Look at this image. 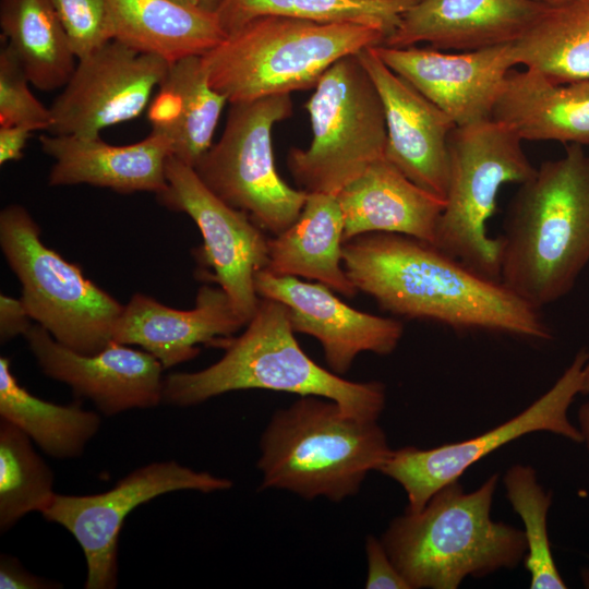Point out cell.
<instances>
[{
  "mask_svg": "<svg viewBox=\"0 0 589 589\" xmlns=\"http://www.w3.org/2000/svg\"><path fill=\"white\" fill-rule=\"evenodd\" d=\"M58 584L38 577L26 570L16 557L7 554L0 558L1 589H47L59 588Z\"/></svg>",
  "mask_w": 589,
  "mask_h": 589,
  "instance_id": "obj_36",
  "label": "cell"
},
{
  "mask_svg": "<svg viewBox=\"0 0 589 589\" xmlns=\"http://www.w3.org/2000/svg\"><path fill=\"white\" fill-rule=\"evenodd\" d=\"M512 50L517 65L554 83L589 81V0L546 5Z\"/></svg>",
  "mask_w": 589,
  "mask_h": 589,
  "instance_id": "obj_28",
  "label": "cell"
},
{
  "mask_svg": "<svg viewBox=\"0 0 589 589\" xmlns=\"http://www.w3.org/2000/svg\"><path fill=\"white\" fill-rule=\"evenodd\" d=\"M170 62L110 40L79 59L49 107V133L96 139L103 130L139 117L164 81Z\"/></svg>",
  "mask_w": 589,
  "mask_h": 589,
  "instance_id": "obj_14",
  "label": "cell"
},
{
  "mask_svg": "<svg viewBox=\"0 0 589 589\" xmlns=\"http://www.w3.org/2000/svg\"><path fill=\"white\" fill-rule=\"evenodd\" d=\"M260 449L261 489L333 502L354 495L393 450L377 421L348 416L334 400L318 396H301L275 411Z\"/></svg>",
  "mask_w": 589,
  "mask_h": 589,
  "instance_id": "obj_5",
  "label": "cell"
},
{
  "mask_svg": "<svg viewBox=\"0 0 589 589\" xmlns=\"http://www.w3.org/2000/svg\"><path fill=\"white\" fill-rule=\"evenodd\" d=\"M236 338L220 344L224 356L206 369L164 378L163 402L187 407L243 389H268L334 400L353 418L377 421L386 402L381 382H352L314 362L299 346L286 306L260 298L257 309Z\"/></svg>",
  "mask_w": 589,
  "mask_h": 589,
  "instance_id": "obj_3",
  "label": "cell"
},
{
  "mask_svg": "<svg viewBox=\"0 0 589 589\" xmlns=\"http://www.w3.org/2000/svg\"><path fill=\"white\" fill-rule=\"evenodd\" d=\"M580 394L589 395V361L585 368Z\"/></svg>",
  "mask_w": 589,
  "mask_h": 589,
  "instance_id": "obj_41",
  "label": "cell"
},
{
  "mask_svg": "<svg viewBox=\"0 0 589 589\" xmlns=\"http://www.w3.org/2000/svg\"><path fill=\"white\" fill-rule=\"evenodd\" d=\"M31 316L21 299L0 296V340L7 342L17 335H25L32 326Z\"/></svg>",
  "mask_w": 589,
  "mask_h": 589,
  "instance_id": "obj_37",
  "label": "cell"
},
{
  "mask_svg": "<svg viewBox=\"0 0 589 589\" xmlns=\"http://www.w3.org/2000/svg\"><path fill=\"white\" fill-rule=\"evenodd\" d=\"M342 264L359 291L394 314L456 330L550 340L540 314L501 280L489 278L413 237L372 232L344 243Z\"/></svg>",
  "mask_w": 589,
  "mask_h": 589,
  "instance_id": "obj_1",
  "label": "cell"
},
{
  "mask_svg": "<svg viewBox=\"0 0 589 589\" xmlns=\"http://www.w3.org/2000/svg\"><path fill=\"white\" fill-rule=\"evenodd\" d=\"M167 189L159 202L189 215L199 227L203 245L196 259L213 273H202L227 294L237 316L247 325L260 297L255 275L266 268L268 238L250 216L215 195L193 167L170 156L166 164Z\"/></svg>",
  "mask_w": 589,
  "mask_h": 589,
  "instance_id": "obj_13",
  "label": "cell"
},
{
  "mask_svg": "<svg viewBox=\"0 0 589 589\" xmlns=\"http://www.w3.org/2000/svg\"><path fill=\"white\" fill-rule=\"evenodd\" d=\"M172 1H176V2L181 3V4H184V5H195V7H200L197 0H172Z\"/></svg>",
  "mask_w": 589,
  "mask_h": 589,
  "instance_id": "obj_43",
  "label": "cell"
},
{
  "mask_svg": "<svg viewBox=\"0 0 589 589\" xmlns=\"http://www.w3.org/2000/svg\"><path fill=\"white\" fill-rule=\"evenodd\" d=\"M53 473L34 449L29 436L7 419L0 420V531L23 516L43 510L55 496Z\"/></svg>",
  "mask_w": 589,
  "mask_h": 589,
  "instance_id": "obj_31",
  "label": "cell"
},
{
  "mask_svg": "<svg viewBox=\"0 0 589 589\" xmlns=\"http://www.w3.org/2000/svg\"><path fill=\"white\" fill-rule=\"evenodd\" d=\"M255 289L260 298L286 306L294 333L320 341L327 364L338 375L348 372L361 352L392 353L404 334V324L398 320L356 310L321 283L261 269L255 275Z\"/></svg>",
  "mask_w": 589,
  "mask_h": 589,
  "instance_id": "obj_17",
  "label": "cell"
},
{
  "mask_svg": "<svg viewBox=\"0 0 589 589\" xmlns=\"http://www.w3.org/2000/svg\"><path fill=\"white\" fill-rule=\"evenodd\" d=\"M0 417L56 458L80 456L100 426L98 413L80 402L57 405L31 394L19 384L7 357L0 358Z\"/></svg>",
  "mask_w": 589,
  "mask_h": 589,
  "instance_id": "obj_29",
  "label": "cell"
},
{
  "mask_svg": "<svg viewBox=\"0 0 589 589\" xmlns=\"http://www.w3.org/2000/svg\"><path fill=\"white\" fill-rule=\"evenodd\" d=\"M589 352L579 350L553 386L526 409L506 422L458 443L421 449L406 446L392 450L378 471L399 483L406 492V512H420L431 496L484 456L533 432H550L582 443L580 431L568 417V409L580 394Z\"/></svg>",
  "mask_w": 589,
  "mask_h": 589,
  "instance_id": "obj_11",
  "label": "cell"
},
{
  "mask_svg": "<svg viewBox=\"0 0 589 589\" xmlns=\"http://www.w3.org/2000/svg\"><path fill=\"white\" fill-rule=\"evenodd\" d=\"M368 560V589H411L408 581L389 557L382 540L368 536L365 540Z\"/></svg>",
  "mask_w": 589,
  "mask_h": 589,
  "instance_id": "obj_35",
  "label": "cell"
},
{
  "mask_svg": "<svg viewBox=\"0 0 589 589\" xmlns=\"http://www.w3.org/2000/svg\"><path fill=\"white\" fill-rule=\"evenodd\" d=\"M0 27L32 85L64 87L77 58L50 0H0Z\"/></svg>",
  "mask_w": 589,
  "mask_h": 589,
  "instance_id": "obj_27",
  "label": "cell"
},
{
  "mask_svg": "<svg viewBox=\"0 0 589 589\" xmlns=\"http://www.w3.org/2000/svg\"><path fill=\"white\" fill-rule=\"evenodd\" d=\"M531 1H534L540 4H544V5H554V4H557L567 0H531Z\"/></svg>",
  "mask_w": 589,
  "mask_h": 589,
  "instance_id": "obj_42",
  "label": "cell"
},
{
  "mask_svg": "<svg viewBox=\"0 0 589 589\" xmlns=\"http://www.w3.org/2000/svg\"><path fill=\"white\" fill-rule=\"evenodd\" d=\"M243 326L225 291L204 285L190 310L169 308L134 293L116 324L112 340L142 347L168 369L195 358L197 345L219 346Z\"/></svg>",
  "mask_w": 589,
  "mask_h": 589,
  "instance_id": "obj_20",
  "label": "cell"
},
{
  "mask_svg": "<svg viewBox=\"0 0 589 589\" xmlns=\"http://www.w3.org/2000/svg\"><path fill=\"white\" fill-rule=\"evenodd\" d=\"M226 103L209 84L201 56H190L169 64L147 106V119L152 131L170 141L172 156L194 167L213 145Z\"/></svg>",
  "mask_w": 589,
  "mask_h": 589,
  "instance_id": "obj_25",
  "label": "cell"
},
{
  "mask_svg": "<svg viewBox=\"0 0 589 589\" xmlns=\"http://www.w3.org/2000/svg\"><path fill=\"white\" fill-rule=\"evenodd\" d=\"M230 105L221 136L193 168L215 195L277 236L294 223L308 197L281 179L273 156L272 130L292 115L291 96Z\"/></svg>",
  "mask_w": 589,
  "mask_h": 589,
  "instance_id": "obj_10",
  "label": "cell"
},
{
  "mask_svg": "<svg viewBox=\"0 0 589 589\" xmlns=\"http://www.w3.org/2000/svg\"><path fill=\"white\" fill-rule=\"evenodd\" d=\"M29 80L12 50H0V127L25 125L34 131H49L50 108L31 92Z\"/></svg>",
  "mask_w": 589,
  "mask_h": 589,
  "instance_id": "obj_33",
  "label": "cell"
},
{
  "mask_svg": "<svg viewBox=\"0 0 589 589\" xmlns=\"http://www.w3.org/2000/svg\"><path fill=\"white\" fill-rule=\"evenodd\" d=\"M414 0H221L216 15L226 35L262 16L316 22H352L382 29L386 37Z\"/></svg>",
  "mask_w": 589,
  "mask_h": 589,
  "instance_id": "obj_30",
  "label": "cell"
},
{
  "mask_svg": "<svg viewBox=\"0 0 589 589\" xmlns=\"http://www.w3.org/2000/svg\"><path fill=\"white\" fill-rule=\"evenodd\" d=\"M344 233V217L336 195L308 193L294 223L268 239V261L264 269L278 276L316 280L352 298L359 290L342 264Z\"/></svg>",
  "mask_w": 589,
  "mask_h": 589,
  "instance_id": "obj_24",
  "label": "cell"
},
{
  "mask_svg": "<svg viewBox=\"0 0 589 589\" xmlns=\"http://www.w3.org/2000/svg\"><path fill=\"white\" fill-rule=\"evenodd\" d=\"M373 50L457 127L492 119L504 81L517 65L512 44L458 52L430 46Z\"/></svg>",
  "mask_w": 589,
  "mask_h": 589,
  "instance_id": "obj_15",
  "label": "cell"
},
{
  "mask_svg": "<svg viewBox=\"0 0 589 589\" xmlns=\"http://www.w3.org/2000/svg\"><path fill=\"white\" fill-rule=\"evenodd\" d=\"M521 140L490 119L455 127L448 136V185L433 245L473 271L500 280L501 242L488 231L506 183H522L537 168Z\"/></svg>",
  "mask_w": 589,
  "mask_h": 589,
  "instance_id": "obj_7",
  "label": "cell"
},
{
  "mask_svg": "<svg viewBox=\"0 0 589 589\" xmlns=\"http://www.w3.org/2000/svg\"><path fill=\"white\" fill-rule=\"evenodd\" d=\"M24 336L47 376L89 398L107 416L163 402L164 366L145 350L112 340L97 353L83 354L57 341L39 324Z\"/></svg>",
  "mask_w": 589,
  "mask_h": 589,
  "instance_id": "obj_16",
  "label": "cell"
},
{
  "mask_svg": "<svg viewBox=\"0 0 589 589\" xmlns=\"http://www.w3.org/2000/svg\"><path fill=\"white\" fill-rule=\"evenodd\" d=\"M545 7L531 0H414L382 45L470 51L513 44Z\"/></svg>",
  "mask_w": 589,
  "mask_h": 589,
  "instance_id": "obj_19",
  "label": "cell"
},
{
  "mask_svg": "<svg viewBox=\"0 0 589 589\" xmlns=\"http://www.w3.org/2000/svg\"><path fill=\"white\" fill-rule=\"evenodd\" d=\"M0 245L21 283L27 313L57 341L83 354L97 353L112 341L124 305L46 247L22 205L1 211Z\"/></svg>",
  "mask_w": 589,
  "mask_h": 589,
  "instance_id": "obj_9",
  "label": "cell"
},
{
  "mask_svg": "<svg viewBox=\"0 0 589 589\" xmlns=\"http://www.w3.org/2000/svg\"><path fill=\"white\" fill-rule=\"evenodd\" d=\"M199 5L209 12H216L221 0H197Z\"/></svg>",
  "mask_w": 589,
  "mask_h": 589,
  "instance_id": "obj_40",
  "label": "cell"
},
{
  "mask_svg": "<svg viewBox=\"0 0 589 589\" xmlns=\"http://www.w3.org/2000/svg\"><path fill=\"white\" fill-rule=\"evenodd\" d=\"M74 53L82 59L113 39L105 0H50Z\"/></svg>",
  "mask_w": 589,
  "mask_h": 589,
  "instance_id": "obj_34",
  "label": "cell"
},
{
  "mask_svg": "<svg viewBox=\"0 0 589 589\" xmlns=\"http://www.w3.org/2000/svg\"><path fill=\"white\" fill-rule=\"evenodd\" d=\"M385 38L382 29L366 24L262 16L201 58L209 84L238 104L314 88L336 61Z\"/></svg>",
  "mask_w": 589,
  "mask_h": 589,
  "instance_id": "obj_6",
  "label": "cell"
},
{
  "mask_svg": "<svg viewBox=\"0 0 589 589\" xmlns=\"http://www.w3.org/2000/svg\"><path fill=\"white\" fill-rule=\"evenodd\" d=\"M345 242L372 232L399 233L434 243L445 200L420 188L385 157L336 195Z\"/></svg>",
  "mask_w": 589,
  "mask_h": 589,
  "instance_id": "obj_22",
  "label": "cell"
},
{
  "mask_svg": "<svg viewBox=\"0 0 589 589\" xmlns=\"http://www.w3.org/2000/svg\"><path fill=\"white\" fill-rule=\"evenodd\" d=\"M358 57L383 105L387 134L385 158L417 185L445 200L448 136L457 125L390 70L373 47L361 50Z\"/></svg>",
  "mask_w": 589,
  "mask_h": 589,
  "instance_id": "obj_18",
  "label": "cell"
},
{
  "mask_svg": "<svg viewBox=\"0 0 589 589\" xmlns=\"http://www.w3.org/2000/svg\"><path fill=\"white\" fill-rule=\"evenodd\" d=\"M492 120L521 141L589 145V81L557 84L534 69H512Z\"/></svg>",
  "mask_w": 589,
  "mask_h": 589,
  "instance_id": "obj_23",
  "label": "cell"
},
{
  "mask_svg": "<svg viewBox=\"0 0 589 589\" xmlns=\"http://www.w3.org/2000/svg\"><path fill=\"white\" fill-rule=\"evenodd\" d=\"M578 423L582 443H585L589 453V400L582 404L578 410Z\"/></svg>",
  "mask_w": 589,
  "mask_h": 589,
  "instance_id": "obj_39",
  "label": "cell"
},
{
  "mask_svg": "<svg viewBox=\"0 0 589 589\" xmlns=\"http://www.w3.org/2000/svg\"><path fill=\"white\" fill-rule=\"evenodd\" d=\"M232 481L177 461L142 466L110 490L91 495L55 494L43 510L46 520L65 528L80 544L87 565L86 589H112L118 582V541L127 516L165 493L229 490Z\"/></svg>",
  "mask_w": 589,
  "mask_h": 589,
  "instance_id": "obj_12",
  "label": "cell"
},
{
  "mask_svg": "<svg viewBox=\"0 0 589 589\" xmlns=\"http://www.w3.org/2000/svg\"><path fill=\"white\" fill-rule=\"evenodd\" d=\"M498 474L466 492L459 479L417 513L392 520L382 542L411 589H456L468 577L516 568L527 554L524 530L491 518Z\"/></svg>",
  "mask_w": 589,
  "mask_h": 589,
  "instance_id": "obj_4",
  "label": "cell"
},
{
  "mask_svg": "<svg viewBox=\"0 0 589 589\" xmlns=\"http://www.w3.org/2000/svg\"><path fill=\"white\" fill-rule=\"evenodd\" d=\"M304 108L311 143L290 148L287 156L298 189L337 195L385 157L383 105L358 53L339 59L323 74Z\"/></svg>",
  "mask_w": 589,
  "mask_h": 589,
  "instance_id": "obj_8",
  "label": "cell"
},
{
  "mask_svg": "<svg viewBox=\"0 0 589 589\" xmlns=\"http://www.w3.org/2000/svg\"><path fill=\"white\" fill-rule=\"evenodd\" d=\"M113 39L168 62L202 56L225 37L215 12L172 0H105Z\"/></svg>",
  "mask_w": 589,
  "mask_h": 589,
  "instance_id": "obj_26",
  "label": "cell"
},
{
  "mask_svg": "<svg viewBox=\"0 0 589 589\" xmlns=\"http://www.w3.org/2000/svg\"><path fill=\"white\" fill-rule=\"evenodd\" d=\"M500 280L540 310L567 294L589 263V153L567 144L519 184L504 219Z\"/></svg>",
  "mask_w": 589,
  "mask_h": 589,
  "instance_id": "obj_2",
  "label": "cell"
},
{
  "mask_svg": "<svg viewBox=\"0 0 589 589\" xmlns=\"http://www.w3.org/2000/svg\"><path fill=\"white\" fill-rule=\"evenodd\" d=\"M43 152L53 159L50 187L89 184L119 193L167 189L166 164L172 156L170 141L154 131L129 145H111L100 137L41 135Z\"/></svg>",
  "mask_w": 589,
  "mask_h": 589,
  "instance_id": "obj_21",
  "label": "cell"
},
{
  "mask_svg": "<svg viewBox=\"0 0 589 589\" xmlns=\"http://www.w3.org/2000/svg\"><path fill=\"white\" fill-rule=\"evenodd\" d=\"M34 132L25 125L0 127V164L20 160Z\"/></svg>",
  "mask_w": 589,
  "mask_h": 589,
  "instance_id": "obj_38",
  "label": "cell"
},
{
  "mask_svg": "<svg viewBox=\"0 0 589 589\" xmlns=\"http://www.w3.org/2000/svg\"><path fill=\"white\" fill-rule=\"evenodd\" d=\"M506 496L521 518L527 541L525 566L532 589L567 588L554 562L548 532V513L552 495L538 482L536 470L528 465L509 467L503 479Z\"/></svg>",
  "mask_w": 589,
  "mask_h": 589,
  "instance_id": "obj_32",
  "label": "cell"
}]
</instances>
